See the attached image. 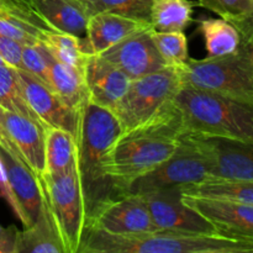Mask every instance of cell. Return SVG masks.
<instances>
[{
    "mask_svg": "<svg viewBox=\"0 0 253 253\" xmlns=\"http://www.w3.org/2000/svg\"><path fill=\"white\" fill-rule=\"evenodd\" d=\"M162 118L178 137H219L253 142V105L183 85L166 106Z\"/></svg>",
    "mask_w": 253,
    "mask_h": 253,
    "instance_id": "6da1fadb",
    "label": "cell"
},
{
    "mask_svg": "<svg viewBox=\"0 0 253 253\" xmlns=\"http://www.w3.org/2000/svg\"><path fill=\"white\" fill-rule=\"evenodd\" d=\"M120 135L121 126L115 114L86 96L77 109L74 142L76 166L88 221L100 205L118 195L105 174V158Z\"/></svg>",
    "mask_w": 253,
    "mask_h": 253,
    "instance_id": "7a4b0ae2",
    "label": "cell"
},
{
    "mask_svg": "<svg viewBox=\"0 0 253 253\" xmlns=\"http://www.w3.org/2000/svg\"><path fill=\"white\" fill-rule=\"evenodd\" d=\"M78 253H253V241L220 234L155 230L113 235L86 227Z\"/></svg>",
    "mask_w": 253,
    "mask_h": 253,
    "instance_id": "3957f363",
    "label": "cell"
},
{
    "mask_svg": "<svg viewBox=\"0 0 253 253\" xmlns=\"http://www.w3.org/2000/svg\"><path fill=\"white\" fill-rule=\"evenodd\" d=\"M179 142L180 137L160 130L135 131L119 137L105 158V174L116 194H124L131 182L172 157Z\"/></svg>",
    "mask_w": 253,
    "mask_h": 253,
    "instance_id": "277c9868",
    "label": "cell"
},
{
    "mask_svg": "<svg viewBox=\"0 0 253 253\" xmlns=\"http://www.w3.org/2000/svg\"><path fill=\"white\" fill-rule=\"evenodd\" d=\"M185 86L211 91L253 105V46L240 43L220 57L188 59L175 66Z\"/></svg>",
    "mask_w": 253,
    "mask_h": 253,
    "instance_id": "5b68a950",
    "label": "cell"
},
{
    "mask_svg": "<svg viewBox=\"0 0 253 253\" xmlns=\"http://www.w3.org/2000/svg\"><path fill=\"white\" fill-rule=\"evenodd\" d=\"M183 86L175 66L131 81L113 113L121 126V136L133 132L152 123Z\"/></svg>",
    "mask_w": 253,
    "mask_h": 253,
    "instance_id": "8992f818",
    "label": "cell"
},
{
    "mask_svg": "<svg viewBox=\"0 0 253 253\" xmlns=\"http://www.w3.org/2000/svg\"><path fill=\"white\" fill-rule=\"evenodd\" d=\"M66 253H78L88 216L77 166L62 173L37 175Z\"/></svg>",
    "mask_w": 253,
    "mask_h": 253,
    "instance_id": "52a82bcc",
    "label": "cell"
},
{
    "mask_svg": "<svg viewBox=\"0 0 253 253\" xmlns=\"http://www.w3.org/2000/svg\"><path fill=\"white\" fill-rule=\"evenodd\" d=\"M210 177L209 160L192 136H182L172 157L130 183L124 194H145L173 187H188Z\"/></svg>",
    "mask_w": 253,
    "mask_h": 253,
    "instance_id": "ba28073f",
    "label": "cell"
},
{
    "mask_svg": "<svg viewBox=\"0 0 253 253\" xmlns=\"http://www.w3.org/2000/svg\"><path fill=\"white\" fill-rule=\"evenodd\" d=\"M141 195L147 205L151 219L158 230L189 234L217 232L209 220L183 202L182 189L179 187L153 190Z\"/></svg>",
    "mask_w": 253,
    "mask_h": 253,
    "instance_id": "9c48e42d",
    "label": "cell"
},
{
    "mask_svg": "<svg viewBox=\"0 0 253 253\" xmlns=\"http://www.w3.org/2000/svg\"><path fill=\"white\" fill-rule=\"evenodd\" d=\"M89 226L113 235H137L157 230L141 194H121L106 200L91 215L86 224Z\"/></svg>",
    "mask_w": 253,
    "mask_h": 253,
    "instance_id": "30bf717a",
    "label": "cell"
},
{
    "mask_svg": "<svg viewBox=\"0 0 253 253\" xmlns=\"http://www.w3.org/2000/svg\"><path fill=\"white\" fill-rule=\"evenodd\" d=\"M0 160L4 165L7 178L6 202L21 221L22 226L34 224L43 205V192L39 177L21 161L0 147Z\"/></svg>",
    "mask_w": 253,
    "mask_h": 253,
    "instance_id": "8fae6325",
    "label": "cell"
},
{
    "mask_svg": "<svg viewBox=\"0 0 253 253\" xmlns=\"http://www.w3.org/2000/svg\"><path fill=\"white\" fill-rule=\"evenodd\" d=\"M153 27H146L130 35L100 53L106 61L121 69L131 81L166 68L167 63L152 39Z\"/></svg>",
    "mask_w": 253,
    "mask_h": 253,
    "instance_id": "7c38bea8",
    "label": "cell"
},
{
    "mask_svg": "<svg viewBox=\"0 0 253 253\" xmlns=\"http://www.w3.org/2000/svg\"><path fill=\"white\" fill-rule=\"evenodd\" d=\"M22 96L36 120L46 127H61L74 135L77 110L67 106L48 85L24 69H17Z\"/></svg>",
    "mask_w": 253,
    "mask_h": 253,
    "instance_id": "4fadbf2b",
    "label": "cell"
},
{
    "mask_svg": "<svg viewBox=\"0 0 253 253\" xmlns=\"http://www.w3.org/2000/svg\"><path fill=\"white\" fill-rule=\"evenodd\" d=\"M194 138L209 160L210 177L253 182V142L219 137Z\"/></svg>",
    "mask_w": 253,
    "mask_h": 253,
    "instance_id": "5bb4252c",
    "label": "cell"
},
{
    "mask_svg": "<svg viewBox=\"0 0 253 253\" xmlns=\"http://www.w3.org/2000/svg\"><path fill=\"white\" fill-rule=\"evenodd\" d=\"M182 199L188 207L209 220L220 234L253 241V205L192 197L183 193Z\"/></svg>",
    "mask_w": 253,
    "mask_h": 253,
    "instance_id": "9a60e30c",
    "label": "cell"
},
{
    "mask_svg": "<svg viewBox=\"0 0 253 253\" xmlns=\"http://www.w3.org/2000/svg\"><path fill=\"white\" fill-rule=\"evenodd\" d=\"M89 100L113 111L125 95L131 79L100 54H89L83 67Z\"/></svg>",
    "mask_w": 253,
    "mask_h": 253,
    "instance_id": "2e32d148",
    "label": "cell"
},
{
    "mask_svg": "<svg viewBox=\"0 0 253 253\" xmlns=\"http://www.w3.org/2000/svg\"><path fill=\"white\" fill-rule=\"evenodd\" d=\"M2 124L25 165L36 175L43 174L44 127L31 118L2 109Z\"/></svg>",
    "mask_w": 253,
    "mask_h": 253,
    "instance_id": "e0dca14e",
    "label": "cell"
},
{
    "mask_svg": "<svg viewBox=\"0 0 253 253\" xmlns=\"http://www.w3.org/2000/svg\"><path fill=\"white\" fill-rule=\"evenodd\" d=\"M49 30L29 0H0V35L26 46L40 43Z\"/></svg>",
    "mask_w": 253,
    "mask_h": 253,
    "instance_id": "ac0fdd59",
    "label": "cell"
},
{
    "mask_svg": "<svg viewBox=\"0 0 253 253\" xmlns=\"http://www.w3.org/2000/svg\"><path fill=\"white\" fill-rule=\"evenodd\" d=\"M152 26L151 22L114 12H98L89 16L84 36L88 54H100L130 35Z\"/></svg>",
    "mask_w": 253,
    "mask_h": 253,
    "instance_id": "d6986e66",
    "label": "cell"
},
{
    "mask_svg": "<svg viewBox=\"0 0 253 253\" xmlns=\"http://www.w3.org/2000/svg\"><path fill=\"white\" fill-rule=\"evenodd\" d=\"M43 21L54 31L83 37L88 14L81 0H29Z\"/></svg>",
    "mask_w": 253,
    "mask_h": 253,
    "instance_id": "ffe728a7",
    "label": "cell"
},
{
    "mask_svg": "<svg viewBox=\"0 0 253 253\" xmlns=\"http://www.w3.org/2000/svg\"><path fill=\"white\" fill-rule=\"evenodd\" d=\"M16 253H66L44 198L36 221L19 231Z\"/></svg>",
    "mask_w": 253,
    "mask_h": 253,
    "instance_id": "44dd1931",
    "label": "cell"
},
{
    "mask_svg": "<svg viewBox=\"0 0 253 253\" xmlns=\"http://www.w3.org/2000/svg\"><path fill=\"white\" fill-rule=\"evenodd\" d=\"M46 52L49 86L67 106L77 110L86 98L83 71L57 61L47 49Z\"/></svg>",
    "mask_w": 253,
    "mask_h": 253,
    "instance_id": "7402d4cb",
    "label": "cell"
},
{
    "mask_svg": "<svg viewBox=\"0 0 253 253\" xmlns=\"http://www.w3.org/2000/svg\"><path fill=\"white\" fill-rule=\"evenodd\" d=\"M182 193L192 197L210 198V199L226 200L253 205V182L252 180L224 179L209 177L198 184L182 187Z\"/></svg>",
    "mask_w": 253,
    "mask_h": 253,
    "instance_id": "603a6c76",
    "label": "cell"
},
{
    "mask_svg": "<svg viewBox=\"0 0 253 253\" xmlns=\"http://www.w3.org/2000/svg\"><path fill=\"white\" fill-rule=\"evenodd\" d=\"M195 2L192 0H153L150 22L156 31H184L194 20Z\"/></svg>",
    "mask_w": 253,
    "mask_h": 253,
    "instance_id": "cb8c5ba5",
    "label": "cell"
},
{
    "mask_svg": "<svg viewBox=\"0 0 253 253\" xmlns=\"http://www.w3.org/2000/svg\"><path fill=\"white\" fill-rule=\"evenodd\" d=\"M44 165L47 173H62L76 165V142L71 131L44 128Z\"/></svg>",
    "mask_w": 253,
    "mask_h": 253,
    "instance_id": "d4e9b609",
    "label": "cell"
},
{
    "mask_svg": "<svg viewBox=\"0 0 253 253\" xmlns=\"http://www.w3.org/2000/svg\"><path fill=\"white\" fill-rule=\"evenodd\" d=\"M198 32L204 39L208 57H220L232 53L241 43V36L236 27L221 17L200 20Z\"/></svg>",
    "mask_w": 253,
    "mask_h": 253,
    "instance_id": "484cf974",
    "label": "cell"
},
{
    "mask_svg": "<svg viewBox=\"0 0 253 253\" xmlns=\"http://www.w3.org/2000/svg\"><path fill=\"white\" fill-rule=\"evenodd\" d=\"M41 43L57 61L83 71L85 59L89 56L85 51L84 37L49 30Z\"/></svg>",
    "mask_w": 253,
    "mask_h": 253,
    "instance_id": "4316f807",
    "label": "cell"
},
{
    "mask_svg": "<svg viewBox=\"0 0 253 253\" xmlns=\"http://www.w3.org/2000/svg\"><path fill=\"white\" fill-rule=\"evenodd\" d=\"M88 16L98 12H114L123 16L150 22L153 0H81Z\"/></svg>",
    "mask_w": 253,
    "mask_h": 253,
    "instance_id": "83f0119b",
    "label": "cell"
},
{
    "mask_svg": "<svg viewBox=\"0 0 253 253\" xmlns=\"http://www.w3.org/2000/svg\"><path fill=\"white\" fill-rule=\"evenodd\" d=\"M0 106L36 120L22 96L16 68L10 66H0Z\"/></svg>",
    "mask_w": 253,
    "mask_h": 253,
    "instance_id": "f1b7e54d",
    "label": "cell"
},
{
    "mask_svg": "<svg viewBox=\"0 0 253 253\" xmlns=\"http://www.w3.org/2000/svg\"><path fill=\"white\" fill-rule=\"evenodd\" d=\"M152 39L167 66H180L189 59L188 39L184 31L162 32L153 29Z\"/></svg>",
    "mask_w": 253,
    "mask_h": 253,
    "instance_id": "f546056e",
    "label": "cell"
},
{
    "mask_svg": "<svg viewBox=\"0 0 253 253\" xmlns=\"http://www.w3.org/2000/svg\"><path fill=\"white\" fill-rule=\"evenodd\" d=\"M20 69H24L27 73L32 74L49 86L47 52L41 42L37 44L22 46L21 68Z\"/></svg>",
    "mask_w": 253,
    "mask_h": 253,
    "instance_id": "4dcf8cb0",
    "label": "cell"
},
{
    "mask_svg": "<svg viewBox=\"0 0 253 253\" xmlns=\"http://www.w3.org/2000/svg\"><path fill=\"white\" fill-rule=\"evenodd\" d=\"M197 5L227 21L241 19L253 11V0H198Z\"/></svg>",
    "mask_w": 253,
    "mask_h": 253,
    "instance_id": "1f68e13d",
    "label": "cell"
},
{
    "mask_svg": "<svg viewBox=\"0 0 253 253\" xmlns=\"http://www.w3.org/2000/svg\"><path fill=\"white\" fill-rule=\"evenodd\" d=\"M24 44L0 35V56L12 68H21V52Z\"/></svg>",
    "mask_w": 253,
    "mask_h": 253,
    "instance_id": "d6a6232c",
    "label": "cell"
},
{
    "mask_svg": "<svg viewBox=\"0 0 253 253\" xmlns=\"http://www.w3.org/2000/svg\"><path fill=\"white\" fill-rule=\"evenodd\" d=\"M19 231L15 225L9 227L0 225V253H16Z\"/></svg>",
    "mask_w": 253,
    "mask_h": 253,
    "instance_id": "836d02e7",
    "label": "cell"
},
{
    "mask_svg": "<svg viewBox=\"0 0 253 253\" xmlns=\"http://www.w3.org/2000/svg\"><path fill=\"white\" fill-rule=\"evenodd\" d=\"M231 22L241 36V43L253 46V11L241 19L232 20Z\"/></svg>",
    "mask_w": 253,
    "mask_h": 253,
    "instance_id": "e575fe53",
    "label": "cell"
},
{
    "mask_svg": "<svg viewBox=\"0 0 253 253\" xmlns=\"http://www.w3.org/2000/svg\"><path fill=\"white\" fill-rule=\"evenodd\" d=\"M0 147H2L5 151H7V152H9L11 156H14L16 160L24 162L21 158V156H20L19 151H17L16 146L14 145V142H12L11 138L9 137V135H7L6 130H5V127H4V124H2V108L1 106H0Z\"/></svg>",
    "mask_w": 253,
    "mask_h": 253,
    "instance_id": "d590c367",
    "label": "cell"
},
{
    "mask_svg": "<svg viewBox=\"0 0 253 253\" xmlns=\"http://www.w3.org/2000/svg\"><path fill=\"white\" fill-rule=\"evenodd\" d=\"M7 193H9V187H7L6 172H5L4 165H2L1 160H0V195L6 200Z\"/></svg>",
    "mask_w": 253,
    "mask_h": 253,
    "instance_id": "8d00e7d4",
    "label": "cell"
},
{
    "mask_svg": "<svg viewBox=\"0 0 253 253\" xmlns=\"http://www.w3.org/2000/svg\"><path fill=\"white\" fill-rule=\"evenodd\" d=\"M0 66H9V64H7L6 62L1 58V56H0Z\"/></svg>",
    "mask_w": 253,
    "mask_h": 253,
    "instance_id": "74e56055",
    "label": "cell"
}]
</instances>
